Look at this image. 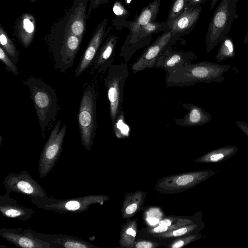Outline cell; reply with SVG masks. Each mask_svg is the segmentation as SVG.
Instances as JSON below:
<instances>
[{"label":"cell","mask_w":248,"mask_h":248,"mask_svg":"<svg viewBox=\"0 0 248 248\" xmlns=\"http://www.w3.org/2000/svg\"><path fill=\"white\" fill-rule=\"evenodd\" d=\"M231 65L220 64L209 61L187 63L166 74V87H183L200 83H221L225 80L223 75L229 71Z\"/></svg>","instance_id":"obj_1"},{"label":"cell","mask_w":248,"mask_h":248,"mask_svg":"<svg viewBox=\"0 0 248 248\" xmlns=\"http://www.w3.org/2000/svg\"><path fill=\"white\" fill-rule=\"evenodd\" d=\"M23 83L30 90L42 136L45 139L46 132L51 129L60 109L56 94L51 86L40 78L30 77L23 80Z\"/></svg>","instance_id":"obj_2"},{"label":"cell","mask_w":248,"mask_h":248,"mask_svg":"<svg viewBox=\"0 0 248 248\" xmlns=\"http://www.w3.org/2000/svg\"><path fill=\"white\" fill-rule=\"evenodd\" d=\"M239 0H221L216 8L205 35V51L211 52L230 32L233 21L238 18Z\"/></svg>","instance_id":"obj_3"},{"label":"cell","mask_w":248,"mask_h":248,"mask_svg":"<svg viewBox=\"0 0 248 248\" xmlns=\"http://www.w3.org/2000/svg\"><path fill=\"white\" fill-rule=\"evenodd\" d=\"M94 87L88 85L84 90L77 116L82 144L89 151L93 144L96 132V96Z\"/></svg>","instance_id":"obj_4"},{"label":"cell","mask_w":248,"mask_h":248,"mask_svg":"<svg viewBox=\"0 0 248 248\" xmlns=\"http://www.w3.org/2000/svg\"><path fill=\"white\" fill-rule=\"evenodd\" d=\"M108 199V197L102 194H90L66 199H57L52 196L30 198L31 203L38 208L60 214L86 211L91 206L103 204Z\"/></svg>","instance_id":"obj_5"},{"label":"cell","mask_w":248,"mask_h":248,"mask_svg":"<svg viewBox=\"0 0 248 248\" xmlns=\"http://www.w3.org/2000/svg\"><path fill=\"white\" fill-rule=\"evenodd\" d=\"M128 67L126 62L113 64L108 70L104 79L109 103V114L112 124L123 110L124 87L129 76Z\"/></svg>","instance_id":"obj_6"},{"label":"cell","mask_w":248,"mask_h":248,"mask_svg":"<svg viewBox=\"0 0 248 248\" xmlns=\"http://www.w3.org/2000/svg\"><path fill=\"white\" fill-rule=\"evenodd\" d=\"M61 120L56 124L41 153L38 163L41 178L45 177L52 170L62 152L67 126L64 124L61 128Z\"/></svg>","instance_id":"obj_7"},{"label":"cell","mask_w":248,"mask_h":248,"mask_svg":"<svg viewBox=\"0 0 248 248\" xmlns=\"http://www.w3.org/2000/svg\"><path fill=\"white\" fill-rule=\"evenodd\" d=\"M217 173L213 170H202L171 175L159 180L155 187L161 193H178L196 186Z\"/></svg>","instance_id":"obj_8"},{"label":"cell","mask_w":248,"mask_h":248,"mask_svg":"<svg viewBox=\"0 0 248 248\" xmlns=\"http://www.w3.org/2000/svg\"><path fill=\"white\" fill-rule=\"evenodd\" d=\"M181 38L173 35L170 30L165 31L144 49L139 58L131 66L133 74L154 68L159 57L170 46L176 44Z\"/></svg>","instance_id":"obj_9"},{"label":"cell","mask_w":248,"mask_h":248,"mask_svg":"<svg viewBox=\"0 0 248 248\" xmlns=\"http://www.w3.org/2000/svg\"><path fill=\"white\" fill-rule=\"evenodd\" d=\"M161 0H154L143 7L140 14L137 13L134 20L130 21L129 34L126 38L121 48L119 57L127 62L129 53L135 43L140 28L151 21H155L157 18L160 6Z\"/></svg>","instance_id":"obj_10"},{"label":"cell","mask_w":248,"mask_h":248,"mask_svg":"<svg viewBox=\"0 0 248 248\" xmlns=\"http://www.w3.org/2000/svg\"><path fill=\"white\" fill-rule=\"evenodd\" d=\"M3 184L8 193L15 192L30 198L47 196L45 189L26 170L8 174Z\"/></svg>","instance_id":"obj_11"},{"label":"cell","mask_w":248,"mask_h":248,"mask_svg":"<svg viewBox=\"0 0 248 248\" xmlns=\"http://www.w3.org/2000/svg\"><path fill=\"white\" fill-rule=\"evenodd\" d=\"M0 236L9 242L23 248H51L49 244L35 237L29 229L22 228L0 229Z\"/></svg>","instance_id":"obj_12"},{"label":"cell","mask_w":248,"mask_h":248,"mask_svg":"<svg viewBox=\"0 0 248 248\" xmlns=\"http://www.w3.org/2000/svg\"><path fill=\"white\" fill-rule=\"evenodd\" d=\"M108 19L105 18L97 27L92 38L75 70V76H79L94 60L101 45L111 29L106 31Z\"/></svg>","instance_id":"obj_13"},{"label":"cell","mask_w":248,"mask_h":248,"mask_svg":"<svg viewBox=\"0 0 248 248\" xmlns=\"http://www.w3.org/2000/svg\"><path fill=\"white\" fill-rule=\"evenodd\" d=\"M81 41L79 37L68 32L66 33L61 49L54 56L55 69L65 73L73 66Z\"/></svg>","instance_id":"obj_14"},{"label":"cell","mask_w":248,"mask_h":248,"mask_svg":"<svg viewBox=\"0 0 248 248\" xmlns=\"http://www.w3.org/2000/svg\"><path fill=\"white\" fill-rule=\"evenodd\" d=\"M197 58L193 51H175L171 46L159 57L154 68H161L167 74L187 63H192Z\"/></svg>","instance_id":"obj_15"},{"label":"cell","mask_w":248,"mask_h":248,"mask_svg":"<svg viewBox=\"0 0 248 248\" xmlns=\"http://www.w3.org/2000/svg\"><path fill=\"white\" fill-rule=\"evenodd\" d=\"M202 9L201 5L186 8L176 18L168 22L171 33L180 38L189 34L195 28Z\"/></svg>","instance_id":"obj_16"},{"label":"cell","mask_w":248,"mask_h":248,"mask_svg":"<svg viewBox=\"0 0 248 248\" xmlns=\"http://www.w3.org/2000/svg\"><path fill=\"white\" fill-rule=\"evenodd\" d=\"M36 237L48 243L51 248H97L90 242L77 236L62 234H50L36 232L29 229Z\"/></svg>","instance_id":"obj_17"},{"label":"cell","mask_w":248,"mask_h":248,"mask_svg":"<svg viewBox=\"0 0 248 248\" xmlns=\"http://www.w3.org/2000/svg\"><path fill=\"white\" fill-rule=\"evenodd\" d=\"M120 34L109 36L99 49L93 63V69L97 72L104 74L113 64L115 48Z\"/></svg>","instance_id":"obj_18"},{"label":"cell","mask_w":248,"mask_h":248,"mask_svg":"<svg viewBox=\"0 0 248 248\" xmlns=\"http://www.w3.org/2000/svg\"><path fill=\"white\" fill-rule=\"evenodd\" d=\"M0 211L6 217L23 222L31 219L35 213L32 209L19 204L17 201L10 197L7 192L0 195Z\"/></svg>","instance_id":"obj_19"},{"label":"cell","mask_w":248,"mask_h":248,"mask_svg":"<svg viewBox=\"0 0 248 248\" xmlns=\"http://www.w3.org/2000/svg\"><path fill=\"white\" fill-rule=\"evenodd\" d=\"M182 107L188 110L183 118H175L174 123L183 127L201 126L209 123L211 115L202 108L192 103H181Z\"/></svg>","instance_id":"obj_20"},{"label":"cell","mask_w":248,"mask_h":248,"mask_svg":"<svg viewBox=\"0 0 248 248\" xmlns=\"http://www.w3.org/2000/svg\"><path fill=\"white\" fill-rule=\"evenodd\" d=\"M35 30V18L28 13L22 14L16 22V35L23 46L26 48L32 42Z\"/></svg>","instance_id":"obj_21"},{"label":"cell","mask_w":248,"mask_h":248,"mask_svg":"<svg viewBox=\"0 0 248 248\" xmlns=\"http://www.w3.org/2000/svg\"><path fill=\"white\" fill-rule=\"evenodd\" d=\"M238 151L236 146L227 145L211 150L198 158L195 162L218 163L233 156Z\"/></svg>","instance_id":"obj_22"},{"label":"cell","mask_w":248,"mask_h":248,"mask_svg":"<svg viewBox=\"0 0 248 248\" xmlns=\"http://www.w3.org/2000/svg\"><path fill=\"white\" fill-rule=\"evenodd\" d=\"M87 2L78 3L68 22L67 32L82 39L85 29L86 9Z\"/></svg>","instance_id":"obj_23"},{"label":"cell","mask_w":248,"mask_h":248,"mask_svg":"<svg viewBox=\"0 0 248 248\" xmlns=\"http://www.w3.org/2000/svg\"><path fill=\"white\" fill-rule=\"evenodd\" d=\"M115 17L112 20V24L119 31L124 28H129L130 21L126 19L130 15V12L126 9L119 0H116L112 7Z\"/></svg>","instance_id":"obj_24"},{"label":"cell","mask_w":248,"mask_h":248,"mask_svg":"<svg viewBox=\"0 0 248 248\" xmlns=\"http://www.w3.org/2000/svg\"><path fill=\"white\" fill-rule=\"evenodd\" d=\"M218 50L215 56L218 62L234 58L235 56L234 46L232 39L228 35L225 37L220 42Z\"/></svg>","instance_id":"obj_25"},{"label":"cell","mask_w":248,"mask_h":248,"mask_svg":"<svg viewBox=\"0 0 248 248\" xmlns=\"http://www.w3.org/2000/svg\"><path fill=\"white\" fill-rule=\"evenodd\" d=\"M0 43L7 54L14 63L16 64L18 61V52L12 41L1 27L0 28Z\"/></svg>","instance_id":"obj_26"},{"label":"cell","mask_w":248,"mask_h":248,"mask_svg":"<svg viewBox=\"0 0 248 248\" xmlns=\"http://www.w3.org/2000/svg\"><path fill=\"white\" fill-rule=\"evenodd\" d=\"M204 224L202 222L198 223H194L187 225L186 226L181 227L177 229L171 230L166 232V233H162V234H158L159 236L163 237H178L184 235L185 234L191 232H198L200 231L204 227Z\"/></svg>","instance_id":"obj_27"},{"label":"cell","mask_w":248,"mask_h":248,"mask_svg":"<svg viewBox=\"0 0 248 248\" xmlns=\"http://www.w3.org/2000/svg\"><path fill=\"white\" fill-rule=\"evenodd\" d=\"M187 0H174L169 12L167 21L170 22L176 18L187 8Z\"/></svg>","instance_id":"obj_28"},{"label":"cell","mask_w":248,"mask_h":248,"mask_svg":"<svg viewBox=\"0 0 248 248\" xmlns=\"http://www.w3.org/2000/svg\"><path fill=\"white\" fill-rule=\"evenodd\" d=\"M0 60L5 64L7 70L11 71L16 76L18 75L17 68L16 64L11 60L1 46H0Z\"/></svg>","instance_id":"obj_29"},{"label":"cell","mask_w":248,"mask_h":248,"mask_svg":"<svg viewBox=\"0 0 248 248\" xmlns=\"http://www.w3.org/2000/svg\"><path fill=\"white\" fill-rule=\"evenodd\" d=\"M202 237L200 233L197 232L196 234L186 237L183 239L176 241L171 246L172 248H179L183 247L185 244H187L191 242L195 241Z\"/></svg>","instance_id":"obj_30"},{"label":"cell","mask_w":248,"mask_h":248,"mask_svg":"<svg viewBox=\"0 0 248 248\" xmlns=\"http://www.w3.org/2000/svg\"><path fill=\"white\" fill-rule=\"evenodd\" d=\"M132 200V202H130L129 203H127V206L123 208L124 214L126 215V217H130L138 209L139 205L138 203V201H136L134 199V201Z\"/></svg>","instance_id":"obj_31"},{"label":"cell","mask_w":248,"mask_h":248,"mask_svg":"<svg viewBox=\"0 0 248 248\" xmlns=\"http://www.w3.org/2000/svg\"><path fill=\"white\" fill-rule=\"evenodd\" d=\"M108 1L109 0H91L88 13L86 15V19H88L89 18V16L93 9L97 8L101 4L107 3Z\"/></svg>","instance_id":"obj_32"},{"label":"cell","mask_w":248,"mask_h":248,"mask_svg":"<svg viewBox=\"0 0 248 248\" xmlns=\"http://www.w3.org/2000/svg\"><path fill=\"white\" fill-rule=\"evenodd\" d=\"M177 227H178L177 226H165L159 225L158 226L152 229L150 232L152 233L160 234L170 231Z\"/></svg>","instance_id":"obj_33"},{"label":"cell","mask_w":248,"mask_h":248,"mask_svg":"<svg viewBox=\"0 0 248 248\" xmlns=\"http://www.w3.org/2000/svg\"><path fill=\"white\" fill-rule=\"evenodd\" d=\"M175 221V219L173 218H165L164 219L159 221L158 222V225L160 226H177V227H182V225H178V224H173V223Z\"/></svg>","instance_id":"obj_34"},{"label":"cell","mask_w":248,"mask_h":248,"mask_svg":"<svg viewBox=\"0 0 248 248\" xmlns=\"http://www.w3.org/2000/svg\"><path fill=\"white\" fill-rule=\"evenodd\" d=\"M208 0H187V7L200 5L205 3Z\"/></svg>","instance_id":"obj_35"},{"label":"cell","mask_w":248,"mask_h":248,"mask_svg":"<svg viewBox=\"0 0 248 248\" xmlns=\"http://www.w3.org/2000/svg\"><path fill=\"white\" fill-rule=\"evenodd\" d=\"M137 248H152L153 247L152 243L149 241H140L136 245Z\"/></svg>","instance_id":"obj_36"},{"label":"cell","mask_w":248,"mask_h":248,"mask_svg":"<svg viewBox=\"0 0 248 248\" xmlns=\"http://www.w3.org/2000/svg\"><path fill=\"white\" fill-rule=\"evenodd\" d=\"M125 233L128 235L131 236L133 237H135L136 232L134 229L131 227L128 228L125 231Z\"/></svg>","instance_id":"obj_37"},{"label":"cell","mask_w":248,"mask_h":248,"mask_svg":"<svg viewBox=\"0 0 248 248\" xmlns=\"http://www.w3.org/2000/svg\"><path fill=\"white\" fill-rule=\"evenodd\" d=\"M218 1V0H211L210 8V10H212L215 7Z\"/></svg>","instance_id":"obj_38"},{"label":"cell","mask_w":248,"mask_h":248,"mask_svg":"<svg viewBox=\"0 0 248 248\" xmlns=\"http://www.w3.org/2000/svg\"><path fill=\"white\" fill-rule=\"evenodd\" d=\"M243 43L245 45H247L248 44V29L247 30L246 35H245V36L244 37Z\"/></svg>","instance_id":"obj_39"},{"label":"cell","mask_w":248,"mask_h":248,"mask_svg":"<svg viewBox=\"0 0 248 248\" xmlns=\"http://www.w3.org/2000/svg\"><path fill=\"white\" fill-rule=\"evenodd\" d=\"M132 0H124V2L126 4H130Z\"/></svg>","instance_id":"obj_40"},{"label":"cell","mask_w":248,"mask_h":248,"mask_svg":"<svg viewBox=\"0 0 248 248\" xmlns=\"http://www.w3.org/2000/svg\"><path fill=\"white\" fill-rule=\"evenodd\" d=\"M31 2H34L36 1L37 0H30Z\"/></svg>","instance_id":"obj_41"}]
</instances>
